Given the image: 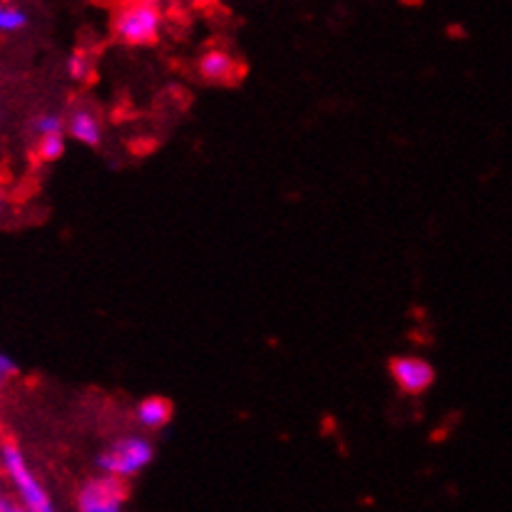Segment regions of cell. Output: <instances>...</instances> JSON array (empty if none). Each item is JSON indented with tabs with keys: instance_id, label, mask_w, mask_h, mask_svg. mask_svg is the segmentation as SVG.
I'll return each mask as SVG.
<instances>
[{
	"instance_id": "obj_5",
	"label": "cell",
	"mask_w": 512,
	"mask_h": 512,
	"mask_svg": "<svg viewBox=\"0 0 512 512\" xmlns=\"http://www.w3.org/2000/svg\"><path fill=\"white\" fill-rule=\"evenodd\" d=\"M391 378L406 396H421L435 383V368L426 358L398 356L391 361Z\"/></svg>"
},
{
	"instance_id": "obj_10",
	"label": "cell",
	"mask_w": 512,
	"mask_h": 512,
	"mask_svg": "<svg viewBox=\"0 0 512 512\" xmlns=\"http://www.w3.org/2000/svg\"><path fill=\"white\" fill-rule=\"evenodd\" d=\"M28 25V13L18 5L0 3V33H20Z\"/></svg>"
},
{
	"instance_id": "obj_9",
	"label": "cell",
	"mask_w": 512,
	"mask_h": 512,
	"mask_svg": "<svg viewBox=\"0 0 512 512\" xmlns=\"http://www.w3.org/2000/svg\"><path fill=\"white\" fill-rule=\"evenodd\" d=\"M65 145H68V132H55V135L38 137L35 155L43 162H58L65 155Z\"/></svg>"
},
{
	"instance_id": "obj_4",
	"label": "cell",
	"mask_w": 512,
	"mask_h": 512,
	"mask_svg": "<svg viewBox=\"0 0 512 512\" xmlns=\"http://www.w3.org/2000/svg\"><path fill=\"white\" fill-rule=\"evenodd\" d=\"M127 485L110 475H95L78 490V512H125Z\"/></svg>"
},
{
	"instance_id": "obj_13",
	"label": "cell",
	"mask_w": 512,
	"mask_h": 512,
	"mask_svg": "<svg viewBox=\"0 0 512 512\" xmlns=\"http://www.w3.org/2000/svg\"><path fill=\"white\" fill-rule=\"evenodd\" d=\"M15 373H18V366H15L13 358H10L8 353L0 351V391H3L10 381H13Z\"/></svg>"
},
{
	"instance_id": "obj_12",
	"label": "cell",
	"mask_w": 512,
	"mask_h": 512,
	"mask_svg": "<svg viewBox=\"0 0 512 512\" xmlns=\"http://www.w3.org/2000/svg\"><path fill=\"white\" fill-rule=\"evenodd\" d=\"M33 132L38 137L55 135V132H68V122L58 115V112H43L33 120Z\"/></svg>"
},
{
	"instance_id": "obj_7",
	"label": "cell",
	"mask_w": 512,
	"mask_h": 512,
	"mask_svg": "<svg viewBox=\"0 0 512 512\" xmlns=\"http://www.w3.org/2000/svg\"><path fill=\"white\" fill-rule=\"evenodd\" d=\"M135 421L145 430H162L172 421V403L162 396H147L137 403Z\"/></svg>"
},
{
	"instance_id": "obj_1",
	"label": "cell",
	"mask_w": 512,
	"mask_h": 512,
	"mask_svg": "<svg viewBox=\"0 0 512 512\" xmlns=\"http://www.w3.org/2000/svg\"><path fill=\"white\" fill-rule=\"evenodd\" d=\"M152 460H155V445L145 435H122L97 453L95 465L100 475H110L125 483L150 468Z\"/></svg>"
},
{
	"instance_id": "obj_8",
	"label": "cell",
	"mask_w": 512,
	"mask_h": 512,
	"mask_svg": "<svg viewBox=\"0 0 512 512\" xmlns=\"http://www.w3.org/2000/svg\"><path fill=\"white\" fill-rule=\"evenodd\" d=\"M68 135L73 137L75 142L87 147H97L102 142V125L97 120V115L92 110H75L73 115L68 117Z\"/></svg>"
},
{
	"instance_id": "obj_3",
	"label": "cell",
	"mask_w": 512,
	"mask_h": 512,
	"mask_svg": "<svg viewBox=\"0 0 512 512\" xmlns=\"http://www.w3.org/2000/svg\"><path fill=\"white\" fill-rule=\"evenodd\" d=\"M165 15L157 3H125L112 15V33L125 45H152L162 33Z\"/></svg>"
},
{
	"instance_id": "obj_11",
	"label": "cell",
	"mask_w": 512,
	"mask_h": 512,
	"mask_svg": "<svg viewBox=\"0 0 512 512\" xmlns=\"http://www.w3.org/2000/svg\"><path fill=\"white\" fill-rule=\"evenodd\" d=\"M68 75L70 80H75V83H83V80H87L92 75V58L87 50H75V53H70L68 58Z\"/></svg>"
},
{
	"instance_id": "obj_14",
	"label": "cell",
	"mask_w": 512,
	"mask_h": 512,
	"mask_svg": "<svg viewBox=\"0 0 512 512\" xmlns=\"http://www.w3.org/2000/svg\"><path fill=\"white\" fill-rule=\"evenodd\" d=\"M5 512H23V508H18V505L8 503V508H5Z\"/></svg>"
},
{
	"instance_id": "obj_6",
	"label": "cell",
	"mask_w": 512,
	"mask_h": 512,
	"mask_svg": "<svg viewBox=\"0 0 512 512\" xmlns=\"http://www.w3.org/2000/svg\"><path fill=\"white\" fill-rule=\"evenodd\" d=\"M239 73V63L229 50L224 48H209L207 53L199 58V75L207 83H232Z\"/></svg>"
},
{
	"instance_id": "obj_2",
	"label": "cell",
	"mask_w": 512,
	"mask_h": 512,
	"mask_svg": "<svg viewBox=\"0 0 512 512\" xmlns=\"http://www.w3.org/2000/svg\"><path fill=\"white\" fill-rule=\"evenodd\" d=\"M0 468L5 470L8 480L13 483L23 512H58L55 510L53 500H50L48 490L40 483L38 475L33 473V468H30V463L25 460L23 450H20L18 445H0Z\"/></svg>"
},
{
	"instance_id": "obj_15",
	"label": "cell",
	"mask_w": 512,
	"mask_h": 512,
	"mask_svg": "<svg viewBox=\"0 0 512 512\" xmlns=\"http://www.w3.org/2000/svg\"><path fill=\"white\" fill-rule=\"evenodd\" d=\"M5 508H8V500L0 498V512H5Z\"/></svg>"
}]
</instances>
